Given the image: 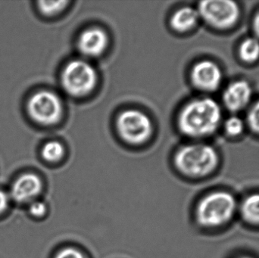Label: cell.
Wrapping results in <instances>:
<instances>
[{"label":"cell","mask_w":259,"mask_h":258,"mask_svg":"<svg viewBox=\"0 0 259 258\" xmlns=\"http://www.w3.org/2000/svg\"><path fill=\"white\" fill-rule=\"evenodd\" d=\"M222 109L211 98H201L190 101L184 107L178 119L180 130L191 137H205L219 128Z\"/></svg>","instance_id":"obj_1"},{"label":"cell","mask_w":259,"mask_h":258,"mask_svg":"<svg viewBox=\"0 0 259 258\" xmlns=\"http://www.w3.org/2000/svg\"><path fill=\"white\" fill-rule=\"evenodd\" d=\"M175 161L177 168L183 174L190 177H203L215 169L219 156L209 145L192 144L182 147Z\"/></svg>","instance_id":"obj_2"},{"label":"cell","mask_w":259,"mask_h":258,"mask_svg":"<svg viewBox=\"0 0 259 258\" xmlns=\"http://www.w3.org/2000/svg\"><path fill=\"white\" fill-rule=\"evenodd\" d=\"M235 198L225 192H217L205 196L196 209L198 222L204 227H215L228 223L235 213Z\"/></svg>","instance_id":"obj_3"},{"label":"cell","mask_w":259,"mask_h":258,"mask_svg":"<svg viewBox=\"0 0 259 258\" xmlns=\"http://www.w3.org/2000/svg\"><path fill=\"white\" fill-rule=\"evenodd\" d=\"M64 89L74 96L88 95L95 88L97 74L92 65L81 60L70 62L62 75Z\"/></svg>","instance_id":"obj_4"},{"label":"cell","mask_w":259,"mask_h":258,"mask_svg":"<svg viewBox=\"0 0 259 258\" xmlns=\"http://www.w3.org/2000/svg\"><path fill=\"white\" fill-rule=\"evenodd\" d=\"M197 10L207 24L218 29L230 28L240 16L239 6L230 0L200 2Z\"/></svg>","instance_id":"obj_5"},{"label":"cell","mask_w":259,"mask_h":258,"mask_svg":"<svg viewBox=\"0 0 259 258\" xmlns=\"http://www.w3.org/2000/svg\"><path fill=\"white\" fill-rule=\"evenodd\" d=\"M117 129L120 136L127 142L140 144L150 137L152 125L149 117L143 112L127 110L118 117Z\"/></svg>","instance_id":"obj_6"},{"label":"cell","mask_w":259,"mask_h":258,"mask_svg":"<svg viewBox=\"0 0 259 258\" xmlns=\"http://www.w3.org/2000/svg\"><path fill=\"white\" fill-rule=\"evenodd\" d=\"M27 109L32 119L44 125H53L62 118V101L50 91L35 93L29 100Z\"/></svg>","instance_id":"obj_7"},{"label":"cell","mask_w":259,"mask_h":258,"mask_svg":"<svg viewBox=\"0 0 259 258\" xmlns=\"http://www.w3.org/2000/svg\"><path fill=\"white\" fill-rule=\"evenodd\" d=\"M192 82L195 86L212 92L220 86L222 81V73L219 65L211 61L198 62L191 72Z\"/></svg>","instance_id":"obj_8"},{"label":"cell","mask_w":259,"mask_h":258,"mask_svg":"<svg viewBox=\"0 0 259 258\" xmlns=\"http://www.w3.org/2000/svg\"><path fill=\"white\" fill-rule=\"evenodd\" d=\"M42 189V181L38 176L33 174H23L14 182L9 196L18 203L32 202Z\"/></svg>","instance_id":"obj_9"},{"label":"cell","mask_w":259,"mask_h":258,"mask_svg":"<svg viewBox=\"0 0 259 258\" xmlns=\"http://www.w3.org/2000/svg\"><path fill=\"white\" fill-rule=\"evenodd\" d=\"M252 96V89L244 80H237L231 83L223 93V101L227 109L236 112L244 109Z\"/></svg>","instance_id":"obj_10"},{"label":"cell","mask_w":259,"mask_h":258,"mask_svg":"<svg viewBox=\"0 0 259 258\" xmlns=\"http://www.w3.org/2000/svg\"><path fill=\"white\" fill-rule=\"evenodd\" d=\"M108 41L107 35L101 29H88L79 37L78 48L85 56L97 57L105 51Z\"/></svg>","instance_id":"obj_11"},{"label":"cell","mask_w":259,"mask_h":258,"mask_svg":"<svg viewBox=\"0 0 259 258\" xmlns=\"http://www.w3.org/2000/svg\"><path fill=\"white\" fill-rule=\"evenodd\" d=\"M199 18L197 9L191 7L182 8L172 15L170 25L177 31H188L197 24Z\"/></svg>","instance_id":"obj_12"},{"label":"cell","mask_w":259,"mask_h":258,"mask_svg":"<svg viewBox=\"0 0 259 258\" xmlns=\"http://www.w3.org/2000/svg\"><path fill=\"white\" fill-rule=\"evenodd\" d=\"M243 219L252 224H259V194L249 195L241 205Z\"/></svg>","instance_id":"obj_13"},{"label":"cell","mask_w":259,"mask_h":258,"mask_svg":"<svg viewBox=\"0 0 259 258\" xmlns=\"http://www.w3.org/2000/svg\"><path fill=\"white\" fill-rule=\"evenodd\" d=\"M242 60L253 62L259 59V39L255 37L246 38L239 49Z\"/></svg>","instance_id":"obj_14"},{"label":"cell","mask_w":259,"mask_h":258,"mask_svg":"<svg viewBox=\"0 0 259 258\" xmlns=\"http://www.w3.org/2000/svg\"><path fill=\"white\" fill-rule=\"evenodd\" d=\"M64 154V147L60 142L52 141L44 145L42 156L47 162H56L62 159Z\"/></svg>","instance_id":"obj_15"},{"label":"cell","mask_w":259,"mask_h":258,"mask_svg":"<svg viewBox=\"0 0 259 258\" xmlns=\"http://www.w3.org/2000/svg\"><path fill=\"white\" fill-rule=\"evenodd\" d=\"M68 3L67 1H39L38 7L44 15H53L63 10Z\"/></svg>","instance_id":"obj_16"},{"label":"cell","mask_w":259,"mask_h":258,"mask_svg":"<svg viewBox=\"0 0 259 258\" xmlns=\"http://www.w3.org/2000/svg\"><path fill=\"white\" fill-rule=\"evenodd\" d=\"M225 131L230 136H236L240 135L244 129L243 121L237 116H231L225 124Z\"/></svg>","instance_id":"obj_17"},{"label":"cell","mask_w":259,"mask_h":258,"mask_svg":"<svg viewBox=\"0 0 259 258\" xmlns=\"http://www.w3.org/2000/svg\"><path fill=\"white\" fill-rule=\"evenodd\" d=\"M249 127L254 133L259 134V101L249 111L247 116Z\"/></svg>","instance_id":"obj_18"},{"label":"cell","mask_w":259,"mask_h":258,"mask_svg":"<svg viewBox=\"0 0 259 258\" xmlns=\"http://www.w3.org/2000/svg\"><path fill=\"white\" fill-rule=\"evenodd\" d=\"M29 212L35 218H41L47 212V205L40 201H32L29 206Z\"/></svg>","instance_id":"obj_19"},{"label":"cell","mask_w":259,"mask_h":258,"mask_svg":"<svg viewBox=\"0 0 259 258\" xmlns=\"http://www.w3.org/2000/svg\"><path fill=\"white\" fill-rule=\"evenodd\" d=\"M56 258H85L78 250L72 248H65L57 254Z\"/></svg>","instance_id":"obj_20"},{"label":"cell","mask_w":259,"mask_h":258,"mask_svg":"<svg viewBox=\"0 0 259 258\" xmlns=\"http://www.w3.org/2000/svg\"><path fill=\"white\" fill-rule=\"evenodd\" d=\"M10 199L9 194L6 193L4 191L0 190V215L7 210Z\"/></svg>","instance_id":"obj_21"},{"label":"cell","mask_w":259,"mask_h":258,"mask_svg":"<svg viewBox=\"0 0 259 258\" xmlns=\"http://www.w3.org/2000/svg\"><path fill=\"white\" fill-rule=\"evenodd\" d=\"M253 29L257 38L259 39V12L255 15L253 21Z\"/></svg>","instance_id":"obj_22"},{"label":"cell","mask_w":259,"mask_h":258,"mask_svg":"<svg viewBox=\"0 0 259 258\" xmlns=\"http://www.w3.org/2000/svg\"><path fill=\"white\" fill-rule=\"evenodd\" d=\"M240 258H252V257H240Z\"/></svg>","instance_id":"obj_23"}]
</instances>
